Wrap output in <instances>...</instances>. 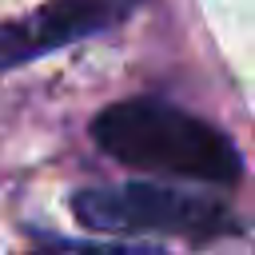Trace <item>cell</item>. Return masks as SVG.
Instances as JSON below:
<instances>
[{"label":"cell","mask_w":255,"mask_h":255,"mask_svg":"<svg viewBox=\"0 0 255 255\" xmlns=\"http://www.w3.org/2000/svg\"><path fill=\"white\" fill-rule=\"evenodd\" d=\"M92 139L108 159L147 175L219 187H231L243 175V155L215 124L155 96L108 104L92 120Z\"/></svg>","instance_id":"cell-1"},{"label":"cell","mask_w":255,"mask_h":255,"mask_svg":"<svg viewBox=\"0 0 255 255\" xmlns=\"http://www.w3.org/2000/svg\"><path fill=\"white\" fill-rule=\"evenodd\" d=\"M72 215L96 235H175L207 243L239 235L243 219L211 195L163 183H104L72 195Z\"/></svg>","instance_id":"cell-2"},{"label":"cell","mask_w":255,"mask_h":255,"mask_svg":"<svg viewBox=\"0 0 255 255\" xmlns=\"http://www.w3.org/2000/svg\"><path fill=\"white\" fill-rule=\"evenodd\" d=\"M139 0H48L28 16L0 20V72L32 64L56 48L120 24Z\"/></svg>","instance_id":"cell-3"},{"label":"cell","mask_w":255,"mask_h":255,"mask_svg":"<svg viewBox=\"0 0 255 255\" xmlns=\"http://www.w3.org/2000/svg\"><path fill=\"white\" fill-rule=\"evenodd\" d=\"M32 255H151V251H135V247H116V243H40Z\"/></svg>","instance_id":"cell-4"}]
</instances>
